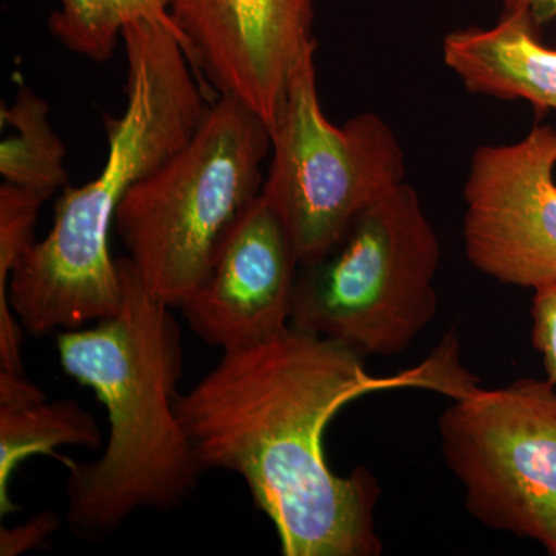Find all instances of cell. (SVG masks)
I'll use <instances>...</instances> for the list:
<instances>
[{
	"label": "cell",
	"instance_id": "6da1fadb",
	"mask_svg": "<svg viewBox=\"0 0 556 556\" xmlns=\"http://www.w3.org/2000/svg\"><path fill=\"white\" fill-rule=\"evenodd\" d=\"M433 357L390 378L369 375L348 348L289 325L241 350L179 394L177 413L201 470L247 482L283 556H379L378 478L365 467L339 477L324 433L356 399L393 388L441 387Z\"/></svg>",
	"mask_w": 556,
	"mask_h": 556
},
{
	"label": "cell",
	"instance_id": "7a4b0ae2",
	"mask_svg": "<svg viewBox=\"0 0 556 556\" xmlns=\"http://www.w3.org/2000/svg\"><path fill=\"white\" fill-rule=\"evenodd\" d=\"M126 108L105 116L109 152L97 178L64 189L46 239L27 249L7 295L30 334L78 329L115 316L123 302L118 260L109 236L121 201L178 152L208 104L177 33L142 21L124 30Z\"/></svg>",
	"mask_w": 556,
	"mask_h": 556
},
{
	"label": "cell",
	"instance_id": "3957f363",
	"mask_svg": "<svg viewBox=\"0 0 556 556\" xmlns=\"http://www.w3.org/2000/svg\"><path fill=\"white\" fill-rule=\"evenodd\" d=\"M123 302L93 328L58 332L65 375L91 388L108 412L104 453L68 467L65 521L84 541H104L142 508L177 510L203 473L177 413L185 368L181 329L127 257Z\"/></svg>",
	"mask_w": 556,
	"mask_h": 556
},
{
	"label": "cell",
	"instance_id": "277c9868",
	"mask_svg": "<svg viewBox=\"0 0 556 556\" xmlns=\"http://www.w3.org/2000/svg\"><path fill=\"white\" fill-rule=\"evenodd\" d=\"M273 137L217 94L192 138L121 201L113 228L153 298L179 308L206 280L223 237L262 193Z\"/></svg>",
	"mask_w": 556,
	"mask_h": 556
},
{
	"label": "cell",
	"instance_id": "5b68a950",
	"mask_svg": "<svg viewBox=\"0 0 556 556\" xmlns=\"http://www.w3.org/2000/svg\"><path fill=\"white\" fill-rule=\"evenodd\" d=\"M439 265L437 230L404 182L324 255L299 266L289 325L362 358L396 356L437 317Z\"/></svg>",
	"mask_w": 556,
	"mask_h": 556
},
{
	"label": "cell",
	"instance_id": "8992f818",
	"mask_svg": "<svg viewBox=\"0 0 556 556\" xmlns=\"http://www.w3.org/2000/svg\"><path fill=\"white\" fill-rule=\"evenodd\" d=\"M317 46L295 70L273 134L263 199L287 229L300 265L324 255L351 223L404 185L407 160L386 119L372 112L342 126L318 98Z\"/></svg>",
	"mask_w": 556,
	"mask_h": 556
},
{
	"label": "cell",
	"instance_id": "52a82bcc",
	"mask_svg": "<svg viewBox=\"0 0 556 556\" xmlns=\"http://www.w3.org/2000/svg\"><path fill=\"white\" fill-rule=\"evenodd\" d=\"M438 431L468 514L556 556V386L478 387L441 413Z\"/></svg>",
	"mask_w": 556,
	"mask_h": 556
},
{
	"label": "cell",
	"instance_id": "ba28073f",
	"mask_svg": "<svg viewBox=\"0 0 556 556\" xmlns=\"http://www.w3.org/2000/svg\"><path fill=\"white\" fill-rule=\"evenodd\" d=\"M556 129L535 126L511 144L475 150L464 185L468 262L508 285H556Z\"/></svg>",
	"mask_w": 556,
	"mask_h": 556
},
{
	"label": "cell",
	"instance_id": "9c48e42d",
	"mask_svg": "<svg viewBox=\"0 0 556 556\" xmlns=\"http://www.w3.org/2000/svg\"><path fill=\"white\" fill-rule=\"evenodd\" d=\"M314 0H170L193 70L273 134L303 56L317 46Z\"/></svg>",
	"mask_w": 556,
	"mask_h": 556
},
{
	"label": "cell",
	"instance_id": "30bf717a",
	"mask_svg": "<svg viewBox=\"0 0 556 556\" xmlns=\"http://www.w3.org/2000/svg\"><path fill=\"white\" fill-rule=\"evenodd\" d=\"M299 266L283 223L260 193L223 237L206 280L179 308L207 345H258L291 324Z\"/></svg>",
	"mask_w": 556,
	"mask_h": 556
},
{
	"label": "cell",
	"instance_id": "8fae6325",
	"mask_svg": "<svg viewBox=\"0 0 556 556\" xmlns=\"http://www.w3.org/2000/svg\"><path fill=\"white\" fill-rule=\"evenodd\" d=\"M445 65L464 89L501 101H526L536 113L556 110V49L521 14L501 13L492 28L467 27L442 42Z\"/></svg>",
	"mask_w": 556,
	"mask_h": 556
},
{
	"label": "cell",
	"instance_id": "7c38bea8",
	"mask_svg": "<svg viewBox=\"0 0 556 556\" xmlns=\"http://www.w3.org/2000/svg\"><path fill=\"white\" fill-rule=\"evenodd\" d=\"M61 445L100 448L101 428L90 412L73 399L42 402L21 412H0V518L20 507L11 501L10 481L14 470L28 457H60Z\"/></svg>",
	"mask_w": 556,
	"mask_h": 556
},
{
	"label": "cell",
	"instance_id": "4fadbf2b",
	"mask_svg": "<svg viewBox=\"0 0 556 556\" xmlns=\"http://www.w3.org/2000/svg\"><path fill=\"white\" fill-rule=\"evenodd\" d=\"M49 105L35 91L21 86L10 108L2 105V124L14 135L0 144V175L3 182L30 190L49 200L58 189L67 188L64 142L50 124Z\"/></svg>",
	"mask_w": 556,
	"mask_h": 556
},
{
	"label": "cell",
	"instance_id": "5bb4252c",
	"mask_svg": "<svg viewBox=\"0 0 556 556\" xmlns=\"http://www.w3.org/2000/svg\"><path fill=\"white\" fill-rule=\"evenodd\" d=\"M142 21L166 25L181 39L170 17V0H60L49 28L65 49L105 62L115 53L124 30Z\"/></svg>",
	"mask_w": 556,
	"mask_h": 556
},
{
	"label": "cell",
	"instance_id": "9a60e30c",
	"mask_svg": "<svg viewBox=\"0 0 556 556\" xmlns=\"http://www.w3.org/2000/svg\"><path fill=\"white\" fill-rule=\"evenodd\" d=\"M39 193L2 182L0 186V361L7 367L22 364L24 327L11 309L7 288L22 255L35 243V226L46 203Z\"/></svg>",
	"mask_w": 556,
	"mask_h": 556
},
{
	"label": "cell",
	"instance_id": "2e32d148",
	"mask_svg": "<svg viewBox=\"0 0 556 556\" xmlns=\"http://www.w3.org/2000/svg\"><path fill=\"white\" fill-rule=\"evenodd\" d=\"M532 345L543 361L547 379L556 386V285L533 292Z\"/></svg>",
	"mask_w": 556,
	"mask_h": 556
},
{
	"label": "cell",
	"instance_id": "e0dca14e",
	"mask_svg": "<svg viewBox=\"0 0 556 556\" xmlns=\"http://www.w3.org/2000/svg\"><path fill=\"white\" fill-rule=\"evenodd\" d=\"M61 517L42 510L14 527H0V556H20L47 547L53 533L61 527Z\"/></svg>",
	"mask_w": 556,
	"mask_h": 556
},
{
	"label": "cell",
	"instance_id": "ac0fdd59",
	"mask_svg": "<svg viewBox=\"0 0 556 556\" xmlns=\"http://www.w3.org/2000/svg\"><path fill=\"white\" fill-rule=\"evenodd\" d=\"M46 401L47 394L24 375L0 369V412H21Z\"/></svg>",
	"mask_w": 556,
	"mask_h": 556
},
{
	"label": "cell",
	"instance_id": "d6986e66",
	"mask_svg": "<svg viewBox=\"0 0 556 556\" xmlns=\"http://www.w3.org/2000/svg\"><path fill=\"white\" fill-rule=\"evenodd\" d=\"M504 14H521L538 28L556 20V0H501Z\"/></svg>",
	"mask_w": 556,
	"mask_h": 556
}]
</instances>
